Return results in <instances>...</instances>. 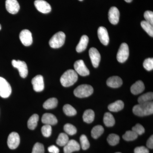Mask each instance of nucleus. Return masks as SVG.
I'll use <instances>...</instances> for the list:
<instances>
[{
    "mask_svg": "<svg viewBox=\"0 0 153 153\" xmlns=\"http://www.w3.org/2000/svg\"><path fill=\"white\" fill-rule=\"evenodd\" d=\"M103 122L105 126L107 127H112L115 124V119L113 115L109 112L105 114L103 117Z\"/></svg>",
    "mask_w": 153,
    "mask_h": 153,
    "instance_id": "393cba45",
    "label": "nucleus"
},
{
    "mask_svg": "<svg viewBox=\"0 0 153 153\" xmlns=\"http://www.w3.org/2000/svg\"><path fill=\"white\" fill-rule=\"evenodd\" d=\"M89 55L94 67L97 68L101 60V56L97 49L92 47L89 49Z\"/></svg>",
    "mask_w": 153,
    "mask_h": 153,
    "instance_id": "ddd939ff",
    "label": "nucleus"
},
{
    "mask_svg": "<svg viewBox=\"0 0 153 153\" xmlns=\"http://www.w3.org/2000/svg\"><path fill=\"white\" fill-rule=\"evenodd\" d=\"M80 145L75 140H71L68 141L67 143L64 147L63 150L64 153H71L80 149Z\"/></svg>",
    "mask_w": 153,
    "mask_h": 153,
    "instance_id": "2eb2a0df",
    "label": "nucleus"
},
{
    "mask_svg": "<svg viewBox=\"0 0 153 153\" xmlns=\"http://www.w3.org/2000/svg\"><path fill=\"white\" fill-rule=\"evenodd\" d=\"M1 25H0V30H1Z\"/></svg>",
    "mask_w": 153,
    "mask_h": 153,
    "instance_id": "a18cd8bd",
    "label": "nucleus"
},
{
    "mask_svg": "<svg viewBox=\"0 0 153 153\" xmlns=\"http://www.w3.org/2000/svg\"><path fill=\"white\" fill-rule=\"evenodd\" d=\"M129 56V48L127 44L123 43L120 45L117 55L119 62L123 63L127 60Z\"/></svg>",
    "mask_w": 153,
    "mask_h": 153,
    "instance_id": "0eeeda50",
    "label": "nucleus"
},
{
    "mask_svg": "<svg viewBox=\"0 0 153 153\" xmlns=\"http://www.w3.org/2000/svg\"><path fill=\"white\" fill-rule=\"evenodd\" d=\"M6 8L7 11L12 14H16L20 10V5L17 0H6Z\"/></svg>",
    "mask_w": 153,
    "mask_h": 153,
    "instance_id": "4468645a",
    "label": "nucleus"
},
{
    "mask_svg": "<svg viewBox=\"0 0 153 153\" xmlns=\"http://www.w3.org/2000/svg\"><path fill=\"white\" fill-rule=\"evenodd\" d=\"M79 1H83V0H79Z\"/></svg>",
    "mask_w": 153,
    "mask_h": 153,
    "instance_id": "49530a36",
    "label": "nucleus"
},
{
    "mask_svg": "<svg viewBox=\"0 0 153 153\" xmlns=\"http://www.w3.org/2000/svg\"><path fill=\"white\" fill-rule=\"evenodd\" d=\"M132 130L136 133L138 135H140L144 133L145 130L144 128L140 124H137L132 129Z\"/></svg>",
    "mask_w": 153,
    "mask_h": 153,
    "instance_id": "58836bf2",
    "label": "nucleus"
},
{
    "mask_svg": "<svg viewBox=\"0 0 153 153\" xmlns=\"http://www.w3.org/2000/svg\"><path fill=\"white\" fill-rule=\"evenodd\" d=\"M153 98V92H148L143 94L138 99V102L139 103H144L151 101Z\"/></svg>",
    "mask_w": 153,
    "mask_h": 153,
    "instance_id": "c756f323",
    "label": "nucleus"
},
{
    "mask_svg": "<svg viewBox=\"0 0 153 153\" xmlns=\"http://www.w3.org/2000/svg\"><path fill=\"white\" fill-rule=\"evenodd\" d=\"M48 150L49 152L51 153H59L60 152L59 149L54 145L49 146L48 148Z\"/></svg>",
    "mask_w": 153,
    "mask_h": 153,
    "instance_id": "79ce46f5",
    "label": "nucleus"
},
{
    "mask_svg": "<svg viewBox=\"0 0 153 153\" xmlns=\"http://www.w3.org/2000/svg\"><path fill=\"white\" fill-rule=\"evenodd\" d=\"M32 153H44V145L39 143H37L33 146Z\"/></svg>",
    "mask_w": 153,
    "mask_h": 153,
    "instance_id": "4c0bfd02",
    "label": "nucleus"
},
{
    "mask_svg": "<svg viewBox=\"0 0 153 153\" xmlns=\"http://www.w3.org/2000/svg\"><path fill=\"white\" fill-rule=\"evenodd\" d=\"M64 130L66 134L70 135H73L76 134V128L74 126L69 123L66 124L64 126Z\"/></svg>",
    "mask_w": 153,
    "mask_h": 153,
    "instance_id": "72a5a7b5",
    "label": "nucleus"
},
{
    "mask_svg": "<svg viewBox=\"0 0 153 153\" xmlns=\"http://www.w3.org/2000/svg\"><path fill=\"white\" fill-rule=\"evenodd\" d=\"M124 1L126 2L130 3L132 1V0H124Z\"/></svg>",
    "mask_w": 153,
    "mask_h": 153,
    "instance_id": "c03bdc74",
    "label": "nucleus"
},
{
    "mask_svg": "<svg viewBox=\"0 0 153 153\" xmlns=\"http://www.w3.org/2000/svg\"><path fill=\"white\" fill-rule=\"evenodd\" d=\"M33 89L36 92H41L44 90V78L41 75H38L33 78L32 80Z\"/></svg>",
    "mask_w": 153,
    "mask_h": 153,
    "instance_id": "f8f14e48",
    "label": "nucleus"
},
{
    "mask_svg": "<svg viewBox=\"0 0 153 153\" xmlns=\"http://www.w3.org/2000/svg\"><path fill=\"white\" fill-rule=\"evenodd\" d=\"M133 112L136 115L140 117L153 114V102L150 101L144 103H139V104L134 106Z\"/></svg>",
    "mask_w": 153,
    "mask_h": 153,
    "instance_id": "f257e3e1",
    "label": "nucleus"
},
{
    "mask_svg": "<svg viewBox=\"0 0 153 153\" xmlns=\"http://www.w3.org/2000/svg\"><path fill=\"white\" fill-rule=\"evenodd\" d=\"M19 38L22 44L26 47L30 46L33 43L32 34L29 30H24L21 31Z\"/></svg>",
    "mask_w": 153,
    "mask_h": 153,
    "instance_id": "1a4fd4ad",
    "label": "nucleus"
},
{
    "mask_svg": "<svg viewBox=\"0 0 153 153\" xmlns=\"http://www.w3.org/2000/svg\"><path fill=\"white\" fill-rule=\"evenodd\" d=\"M12 64L14 67L19 70V74L21 77L24 78L27 77L28 74V67L25 61L13 60Z\"/></svg>",
    "mask_w": 153,
    "mask_h": 153,
    "instance_id": "423d86ee",
    "label": "nucleus"
},
{
    "mask_svg": "<svg viewBox=\"0 0 153 153\" xmlns=\"http://www.w3.org/2000/svg\"><path fill=\"white\" fill-rule=\"evenodd\" d=\"M12 93V88L6 79L0 76V96L2 98L8 97Z\"/></svg>",
    "mask_w": 153,
    "mask_h": 153,
    "instance_id": "39448f33",
    "label": "nucleus"
},
{
    "mask_svg": "<svg viewBox=\"0 0 153 153\" xmlns=\"http://www.w3.org/2000/svg\"><path fill=\"white\" fill-rule=\"evenodd\" d=\"M64 113L68 116H73L76 114V109L69 104L65 105L63 107Z\"/></svg>",
    "mask_w": 153,
    "mask_h": 153,
    "instance_id": "7c9ffc66",
    "label": "nucleus"
},
{
    "mask_svg": "<svg viewBox=\"0 0 153 153\" xmlns=\"http://www.w3.org/2000/svg\"><path fill=\"white\" fill-rule=\"evenodd\" d=\"M20 143V138L19 134L13 132L9 135L7 139V145L11 149H15L19 146Z\"/></svg>",
    "mask_w": 153,
    "mask_h": 153,
    "instance_id": "9d476101",
    "label": "nucleus"
},
{
    "mask_svg": "<svg viewBox=\"0 0 153 153\" xmlns=\"http://www.w3.org/2000/svg\"><path fill=\"white\" fill-rule=\"evenodd\" d=\"M78 79V75L76 71L69 69L65 71L60 77L61 84L65 87H69L74 85Z\"/></svg>",
    "mask_w": 153,
    "mask_h": 153,
    "instance_id": "f03ea898",
    "label": "nucleus"
},
{
    "mask_svg": "<svg viewBox=\"0 0 153 153\" xmlns=\"http://www.w3.org/2000/svg\"><path fill=\"white\" fill-rule=\"evenodd\" d=\"M145 85L143 81L138 80L131 87V91L133 94L137 95L141 93L145 90Z\"/></svg>",
    "mask_w": 153,
    "mask_h": 153,
    "instance_id": "aec40b11",
    "label": "nucleus"
},
{
    "mask_svg": "<svg viewBox=\"0 0 153 153\" xmlns=\"http://www.w3.org/2000/svg\"><path fill=\"white\" fill-rule=\"evenodd\" d=\"M74 66L75 71L77 74L82 76H86L89 75L90 72L85 66L83 60H77L74 63Z\"/></svg>",
    "mask_w": 153,
    "mask_h": 153,
    "instance_id": "6e6552de",
    "label": "nucleus"
},
{
    "mask_svg": "<svg viewBox=\"0 0 153 153\" xmlns=\"http://www.w3.org/2000/svg\"><path fill=\"white\" fill-rule=\"evenodd\" d=\"M144 17L145 21L150 23L152 25H153V13L151 11H146L145 12Z\"/></svg>",
    "mask_w": 153,
    "mask_h": 153,
    "instance_id": "ea45409f",
    "label": "nucleus"
},
{
    "mask_svg": "<svg viewBox=\"0 0 153 153\" xmlns=\"http://www.w3.org/2000/svg\"><path fill=\"white\" fill-rule=\"evenodd\" d=\"M80 142L81 147L84 150H87L90 147V143L85 135H82L80 137Z\"/></svg>",
    "mask_w": 153,
    "mask_h": 153,
    "instance_id": "f704fd0d",
    "label": "nucleus"
},
{
    "mask_svg": "<svg viewBox=\"0 0 153 153\" xmlns=\"http://www.w3.org/2000/svg\"><path fill=\"white\" fill-rule=\"evenodd\" d=\"M94 89L91 85L82 84L76 87L74 91V95L79 98H84L90 96L93 93Z\"/></svg>",
    "mask_w": 153,
    "mask_h": 153,
    "instance_id": "7ed1b4c3",
    "label": "nucleus"
},
{
    "mask_svg": "<svg viewBox=\"0 0 153 153\" xmlns=\"http://www.w3.org/2000/svg\"><path fill=\"white\" fill-rule=\"evenodd\" d=\"M34 4L37 10L42 13H48L52 10L50 5L44 0H36Z\"/></svg>",
    "mask_w": 153,
    "mask_h": 153,
    "instance_id": "9b49d317",
    "label": "nucleus"
},
{
    "mask_svg": "<svg viewBox=\"0 0 153 153\" xmlns=\"http://www.w3.org/2000/svg\"><path fill=\"white\" fill-rule=\"evenodd\" d=\"M97 34L102 44L105 46L107 45L109 43V38L106 28L103 27H100L97 31Z\"/></svg>",
    "mask_w": 153,
    "mask_h": 153,
    "instance_id": "f3484780",
    "label": "nucleus"
},
{
    "mask_svg": "<svg viewBox=\"0 0 153 153\" xmlns=\"http://www.w3.org/2000/svg\"><path fill=\"white\" fill-rule=\"evenodd\" d=\"M58 101L56 98H51L46 100L43 104V107L45 109H53L57 107Z\"/></svg>",
    "mask_w": 153,
    "mask_h": 153,
    "instance_id": "a878e982",
    "label": "nucleus"
},
{
    "mask_svg": "<svg viewBox=\"0 0 153 153\" xmlns=\"http://www.w3.org/2000/svg\"><path fill=\"white\" fill-rule=\"evenodd\" d=\"M94 111L92 110L88 109L83 113L82 118L85 122L91 123L94 120Z\"/></svg>",
    "mask_w": 153,
    "mask_h": 153,
    "instance_id": "5701e85b",
    "label": "nucleus"
},
{
    "mask_svg": "<svg viewBox=\"0 0 153 153\" xmlns=\"http://www.w3.org/2000/svg\"><path fill=\"white\" fill-rule=\"evenodd\" d=\"M134 153H149V150L144 146L137 147L134 150Z\"/></svg>",
    "mask_w": 153,
    "mask_h": 153,
    "instance_id": "a19ab883",
    "label": "nucleus"
},
{
    "mask_svg": "<svg viewBox=\"0 0 153 153\" xmlns=\"http://www.w3.org/2000/svg\"><path fill=\"white\" fill-rule=\"evenodd\" d=\"M41 132L44 136L48 137L52 134V128L51 126L49 125H45L41 128Z\"/></svg>",
    "mask_w": 153,
    "mask_h": 153,
    "instance_id": "c9c22d12",
    "label": "nucleus"
},
{
    "mask_svg": "<svg viewBox=\"0 0 153 153\" xmlns=\"http://www.w3.org/2000/svg\"><path fill=\"white\" fill-rule=\"evenodd\" d=\"M66 39L65 33L59 32L55 34L49 41V46L54 49L59 48L63 46Z\"/></svg>",
    "mask_w": 153,
    "mask_h": 153,
    "instance_id": "20e7f679",
    "label": "nucleus"
},
{
    "mask_svg": "<svg viewBox=\"0 0 153 153\" xmlns=\"http://www.w3.org/2000/svg\"><path fill=\"white\" fill-rule=\"evenodd\" d=\"M39 120V116L37 114H34L32 116L28 121V128L30 130H34L36 128Z\"/></svg>",
    "mask_w": 153,
    "mask_h": 153,
    "instance_id": "b1692460",
    "label": "nucleus"
},
{
    "mask_svg": "<svg viewBox=\"0 0 153 153\" xmlns=\"http://www.w3.org/2000/svg\"><path fill=\"white\" fill-rule=\"evenodd\" d=\"M104 130L103 127L102 126L97 125L95 126L92 128L91 131V136L93 138H98L104 132Z\"/></svg>",
    "mask_w": 153,
    "mask_h": 153,
    "instance_id": "bb28decb",
    "label": "nucleus"
},
{
    "mask_svg": "<svg viewBox=\"0 0 153 153\" xmlns=\"http://www.w3.org/2000/svg\"><path fill=\"white\" fill-rule=\"evenodd\" d=\"M120 153V152H117V153Z\"/></svg>",
    "mask_w": 153,
    "mask_h": 153,
    "instance_id": "de8ad7c7",
    "label": "nucleus"
},
{
    "mask_svg": "<svg viewBox=\"0 0 153 153\" xmlns=\"http://www.w3.org/2000/svg\"><path fill=\"white\" fill-rule=\"evenodd\" d=\"M107 85L109 87L113 88H117L121 86L123 80L118 76H113L109 77L107 80Z\"/></svg>",
    "mask_w": 153,
    "mask_h": 153,
    "instance_id": "6ab92c4d",
    "label": "nucleus"
},
{
    "mask_svg": "<svg viewBox=\"0 0 153 153\" xmlns=\"http://www.w3.org/2000/svg\"><path fill=\"white\" fill-rule=\"evenodd\" d=\"M124 104L122 100H117L113 103L110 104L108 106V109L112 112H118L123 109Z\"/></svg>",
    "mask_w": 153,
    "mask_h": 153,
    "instance_id": "4be33fe9",
    "label": "nucleus"
},
{
    "mask_svg": "<svg viewBox=\"0 0 153 153\" xmlns=\"http://www.w3.org/2000/svg\"><path fill=\"white\" fill-rule=\"evenodd\" d=\"M144 68L148 71H150L153 69V59L152 58H148L146 59L143 62Z\"/></svg>",
    "mask_w": 153,
    "mask_h": 153,
    "instance_id": "e433bc0d",
    "label": "nucleus"
},
{
    "mask_svg": "<svg viewBox=\"0 0 153 153\" xmlns=\"http://www.w3.org/2000/svg\"><path fill=\"white\" fill-rule=\"evenodd\" d=\"M138 135L135 132L132 131H128L124 134L123 138L124 140L127 141L134 140L138 137Z\"/></svg>",
    "mask_w": 153,
    "mask_h": 153,
    "instance_id": "2f4dec72",
    "label": "nucleus"
},
{
    "mask_svg": "<svg viewBox=\"0 0 153 153\" xmlns=\"http://www.w3.org/2000/svg\"><path fill=\"white\" fill-rule=\"evenodd\" d=\"M88 41H89V39L87 36L85 35L82 36L80 38L79 43L76 46V52L79 53L84 51L87 48Z\"/></svg>",
    "mask_w": 153,
    "mask_h": 153,
    "instance_id": "412c9836",
    "label": "nucleus"
},
{
    "mask_svg": "<svg viewBox=\"0 0 153 153\" xmlns=\"http://www.w3.org/2000/svg\"><path fill=\"white\" fill-rule=\"evenodd\" d=\"M147 146L149 149H153V136L152 135L148 139L146 143Z\"/></svg>",
    "mask_w": 153,
    "mask_h": 153,
    "instance_id": "37998d69",
    "label": "nucleus"
},
{
    "mask_svg": "<svg viewBox=\"0 0 153 153\" xmlns=\"http://www.w3.org/2000/svg\"><path fill=\"white\" fill-rule=\"evenodd\" d=\"M69 141L68 135L66 134L61 133L58 136L56 143L60 146H64Z\"/></svg>",
    "mask_w": 153,
    "mask_h": 153,
    "instance_id": "cd10ccee",
    "label": "nucleus"
},
{
    "mask_svg": "<svg viewBox=\"0 0 153 153\" xmlns=\"http://www.w3.org/2000/svg\"><path fill=\"white\" fill-rule=\"evenodd\" d=\"M141 26L142 27L143 30L148 33L149 36L152 37H153V27L152 25L146 22V21H143L141 22Z\"/></svg>",
    "mask_w": 153,
    "mask_h": 153,
    "instance_id": "c85d7f7f",
    "label": "nucleus"
},
{
    "mask_svg": "<svg viewBox=\"0 0 153 153\" xmlns=\"http://www.w3.org/2000/svg\"><path fill=\"white\" fill-rule=\"evenodd\" d=\"M108 19L112 25H117L119 21L120 12L116 7H113L110 9L108 14Z\"/></svg>",
    "mask_w": 153,
    "mask_h": 153,
    "instance_id": "dca6fc26",
    "label": "nucleus"
},
{
    "mask_svg": "<svg viewBox=\"0 0 153 153\" xmlns=\"http://www.w3.org/2000/svg\"><path fill=\"white\" fill-rule=\"evenodd\" d=\"M42 122L45 125H55L57 123V118L54 115L50 113H45L42 116Z\"/></svg>",
    "mask_w": 153,
    "mask_h": 153,
    "instance_id": "a211bd4d",
    "label": "nucleus"
},
{
    "mask_svg": "<svg viewBox=\"0 0 153 153\" xmlns=\"http://www.w3.org/2000/svg\"><path fill=\"white\" fill-rule=\"evenodd\" d=\"M120 137L116 134H110L107 138V141L110 145L112 146L118 144L120 141Z\"/></svg>",
    "mask_w": 153,
    "mask_h": 153,
    "instance_id": "473e14b6",
    "label": "nucleus"
}]
</instances>
